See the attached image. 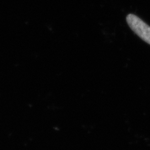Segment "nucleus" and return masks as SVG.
I'll return each mask as SVG.
<instances>
[{
	"mask_svg": "<svg viewBox=\"0 0 150 150\" xmlns=\"http://www.w3.org/2000/svg\"><path fill=\"white\" fill-rule=\"evenodd\" d=\"M126 21L131 29L143 41L150 45V26L132 14L127 16Z\"/></svg>",
	"mask_w": 150,
	"mask_h": 150,
	"instance_id": "1",
	"label": "nucleus"
}]
</instances>
